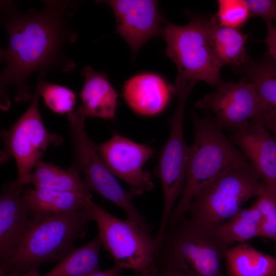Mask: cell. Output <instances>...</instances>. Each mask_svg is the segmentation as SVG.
<instances>
[{
    "label": "cell",
    "instance_id": "d4e9b609",
    "mask_svg": "<svg viewBox=\"0 0 276 276\" xmlns=\"http://www.w3.org/2000/svg\"><path fill=\"white\" fill-rule=\"evenodd\" d=\"M45 77H37V86L45 105L58 114H67L74 110L76 95L71 89L44 81Z\"/></svg>",
    "mask_w": 276,
    "mask_h": 276
},
{
    "label": "cell",
    "instance_id": "30bf717a",
    "mask_svg": "<svg viewBox=\"0 0 276 276\" xmlns=\"http://www.w3.org/2000/svg\"><path fill=\"white\" fill-rule=\"evenodd\" d=\"M177 104L169 121L170 134L160 154L157 172L163 188L164 210L159 229L167 227L175 203L185 185L190 147L183 134V119L188 95L177 96Z\"/></svg>",
    "mask_w": 276,
    "mask_h": 276
},
{
    "label": "cell",
    "instance_id": "ba28073f",
    "mask_svg": "<svg viewBox=\"0 0 276 276\" xmlns=\"http://www.w3.org/2000/svg\"><path fill=\"white\" fill-rule=\"evenodd\" d=\"M40 96L36 86L28 109L9 129L1 133L5 148L1 153V162L15 159L17 170L15 181L23 186L48 147L51 144L58 145L62 141L46 128L39 108Z\"/></svg>",
    "mask_w": 276,
    "mask_h": 276
},
{
    "label": "cell",
    "instance_id": "7a4b0ae2",
    "mask_svg": "<svg viewBox=\"0 0 276 276\" xmlns=\"http://www.w3.org/2000/svg\"><path fill=\"white\" fill-rule=\"evenodd\" d=\"M91 220L89 205L32 223L11 258L0 265V275L21 276L44 263L60 261L85 236Z\"/></svg>",
    "mask_w": 276,
    "mask_h": 276
},
{
    "label": "cell",
    "instance_id": "836d02e7",
    "mask_svg": "<svg viewBox=\"0 0 276 276\" xmlns=\"http://www.w3.org/2000/svg\"><path fill=\"white\" fill-rule=\"evenodd\" d=\"M21 276H40V275L39 274L38 270H35L31 271Z\"/></svg>",
    "mask_w": 276,
    "mask_h": 276
},
{
    "label": "cell",
    "instance_id": "e0dca14e",
    "mask_svg": "<svg viewBox=\"0 0 276 276\" xmlns=\"http://www.w3.org/2000/svg\"><path fill=\"white\" fill-rule=\"evenodd\" d=\"M22 196L32 223L84 209L93 201L91 195L38 189L30 185L23 187Z\"/></svg>",
    "mask_w": 276,
    "mask_h": 276
},
{
    "label": "cell",
    "instance_id": "d6a6232c",
    "mask_svg": "<svg viewBox=\"0 0 276 276\" xmlns=\"http://www.w3.org/2000/svg\"><path fill=\"white\" fill-rule=\"evenodd\" d=\"M140 276H160V272L156 265L147 271L140 274Z\"/></svg>",
    "mask_w": 276,
    "mask_h": 276
},
{
    "label": "cell",
    "instance_id": "44dd1931",
    "mask_svg": "<svg viewBox=\"0 0 276 276\" xmlns=\"http://www.w3.org/2000/svg\"><path fill=\"white\" fill-rule=\"evenodd\" d=\"M38 189L76 192L91 195L80 173L72 165L64 169L41 160L27 179L25 186Z\"/></svg>",
    "mask_w": 276,
    "mask_h": 276
},
{
    "label": "cell",
    "instance_id": "5b68a950",
    "mask_svg": "<svg viewBox=\"0 0 276 276\" xmlns=\"http://www.w3.org/2000/svg\"><path fill=\"white\" fill-rule=\"evenodd\" d=\"M162 35L166 43V55L177 68L174 90H192L202 81L217 88L222 82V66L212 50L206 18L195 17L184 26L164 20Z\"/></svg>",
    "mask_w": 276,
    "mask_h": 276
},
{
    "label": "cell",
    "instance_id": "f1b7e54d",
    "mask_svg": "<svg viewBox=\"0 0 276 276\" xmlns=\"http://www.w3.org/2000/svg\"><path fill=\"white\" fill-rule=\"evenodd\" d=\"M265 21L267 30L265 39V43L268 47L267 54L270 56L276 66V28L272 21L266 19Z\"/></svg>",
    "mask_w": 276,
    "mask_h": 276
},
{
    "label": "cell",
    "instance_id": "9c48e42d",
    "mask_svg": "<svg viewBox=\"0 0 276 276\" xmlns=\"http://www.w3.org/2000/svg\"><path fill=\"white\" fill-rule=\"evenodd\" d=\"M67 115L73 148L72 165L83 175L90 192H97L125 212L130 211L133 206V196L120 185L100 157L95 144L87 135L86 117L78 107Z\"/></svg>",
    "mask_w": 276,
    "mask_h": 276
},
{
    "label": "cell",
    "instance_id": "83f0119b",
    "mask_svg": "<svg viewBox=\"0 0 276 276\" xmlns=\"http://www.w3.org/2000/svg\"><path fill=\"white\" fill-rule=\"evenodd\" d=\"M250 17L260 16L265 20L276 21V5L272 0H245Z\"/></svg>",
    "mask_w": 276,
    "mask_h": 276
},
{
    "label": "cell",
    "instance_id": "8fae6325",
    "mask_svg": "<svg viewBox=\"0 0 276 276\" xmlns=\"http://www.w3.org/2000/svg\"><path fill=\"white\" fill-rule=\"evenodd\" d=\"M212 93L198 100L195 106L208 109L214 116V121L220 129L238 130L257 117L259 98L251 82H222Z\"/></svg>",
    "mask_w": 276,
    "mask_h": 276
},
{
    "label": "cell",
    "instance_id": "4316f807",
    "mask_svg": "<svg viewBox=\"0 0 276 276\" xmlns=\"http://www.w3.org/2000/svg\"><path fill=\"white\" fill-rule=\"evenodd\" d=\"M254 204L262 217L261 236L272 240L276 247V195L264 186Z\"/></svg>",
    "mask_w": 276,
    "mask_h": 276
},
{
    "label": "cell",
    "instance_id": "ffe728a7",
    "mask_svg": "<svg viewBox=\"0 0 276 276\" xmlns=\"http://www.w3.org/2000/svg\"><path fill=\"white\" fill-rule=\"evenodd\" d=\"M206 26L213 52L222 66L236 67L246 61L249 56L245 44L248 34L219 25L214 17L206 18Z\"/></svg>",
    "mask_w": 276,
    "mask_h": 276
},
{
    "label": "cell",
    "instance_id": "7c38bea8",
    "mask_svg": "<svg viewBox=\"0 0 276 276\" xmlns=\"http://www.w3.org/2000/svg\"><path fill=\"white\" fill-rule=\"evenodd\" d=\"M95 147L112 173L129 185L133 196L154 188L150 173L143 169L154 154L151 147L115 134L106 142L95 144Z\"/></svg>",
    "mask_w": 276,
    "mask_h": 276
},
{
    "label": "cell",
    "instance_id": "6da1fadb",
    "mask_svg": "<svg viewBox=\"0 0 276 276\" xmlns=\"http://www.w3.org/2000/svg\"><path fill=\"white\" fill-rule=\"evenodd\" d=\"M40 9L20 10L12 1H1V23L8 36L6 48H1L0 60L5 64L0 74L1 108L10 106L7 90H15L17 102L34 96L28 83L37 72L45 77L56 70L72 71L75 63L66 54L68 45L78 37L70 22L79 6L72 0H44Z\"/></svg>",
    "mask_w": 276,
    "mask_h": 276
},
{
    "label": "cell",
    "instance_id": "9a60e30c",
    "mask_svg": "<svg viewBox=\"0 0 276 276\" xmlns=\"http://www.w3.org/2000/svg\"><path fill=\"white\" fill-rule=\"evenodd\" d=\"M23 186L4 184L0 194V265L12 256L32 222L22 196Z\"/></svg>",
    "mask_w": 276,
    "mask_h": 276
},
{
    "label": "cell",
    "instance_id": "8992f818",
    "mask_svg": "<svg viewBox=\"0 0 276 276\" xmlns=\"http://www.w3.org/2000/svg\"><path fill=\"white\" fill-rule=\"evenodd\" d=\"M264 186L252 166L228 169L195 195L186 215L205 225L222 223L242 210L247 201L258 197Z\"/></svg>",
    "mask_w": 276,
    "mask_h": 276
},
{
    "label": "cell",
    "instance_id": "4dcf8cb0",
    "mask_svg": "<svg viewBox=\"0 0 276 276\" xmlns=\"http://www.w3.org/2000/svg\"><path fill=\"white\" fill-rule=\"evenodd\" d=\"M260 120L262 121L269 131L272 133V135L276 141V119L266 118Z\"/></svg>",
    "mask_w": 276,
    "mask_h": 276
},
{
    "label": "cell",
    "instance_id": "ac0fdd59",
    "mask_svg": "<svg viewBox=\"0 0 276 276\" xmlns=\"http://www.w3.org/2000/svg\"><path fill=\"white\" fill-rule=\"evenodd\" d=\"M84 83L78 107L84 116L112 120L115 118L118 95L103 72L85 66L82 71Z\"/></svg>",
    "mask_w": 276,
    "mask_h": 276
},
{
    "label": "cell",
    "instance_id": "d6986e66",
    "mask_svg": "<svg viewBox=\"0 0 276 276\" xmlns=\"http://www.w3.org/2000/svg\"><path fill=\"white\" fill-rule=\"evenodd\" d=\"M244 80L254 84L259 101V109L255 118H270L276 111V66L266 54L261 59L249 57L239 66L234 67Z\"/></svg>",
    "mask_w": 276,
    "mask_h": 276
},
{
    "label": "cell",
    "instance_id": "52a82bcc",
    "mask_svg": "<svg viewBox=\"0 0 276 276\" xmlns=\"http://www.w3.org/2000/svg\"><path fill=\"white\" fill-rule=\"evenodd\" d=\"M89 209L102 246L116 265L140 274L155 265L158 246L150 232L128 218L117 217L93 201Z\"/></svg>",
    "mask_w": 276,
    "mask_h": 276
},
{
    "label": "cell",
    "instance_id": "484cf974",
    "mask_svg": "<svg viewBox=\"0 0 276 276\" xmlns=\"http://www.w3.org/2000/svg\"><path fill=\"white\" fill-rule=\"evenodd\" d=\"M218 11L214 16L220 26L239 29L250 18L245 0H218Z\"/></svg>",
    "mask_w": 276,
    "mask_h": 276
},
{
    "label": "cell",
    "instance_id": "1f68e13d",
    "mask_svg": "<svg viewBox=\"0 0 276 276\" xmlns=\"http://www.w3.org/2000/svg\"><path fill=\"white\" fill-rule=\"evenodd\" d=\"M160 276H187L180 270L175 269L159 270Z\"/></svg>",
    "mask_w": 276,
    "mask_h": 276
},
{
    "label": "cell",
    "instance_id": "603a6c76",
    "mask_svg": "<svg viewBox=\"0 0 276 276\" xmlns=\"http://www.w3.org/2000/svg\"><path fill=\"white\" fill-rule=\"evenodd\" d=\"M263 217L255 205L242 209L227 221L214 225L215 232L227 246L261 236Z\"/></svg>",
    "mask_w": 276,
    "mask_h": 276
},
{
    "label": "cell",
    "instance_id": "cb8c5ba5",
    "mask_svg": "<svg viewBox=\"0 0 276 276\" xmlns=\"http://www.w3.org/2000/svg\"><path fill=\"white\" fill-rule=\"evenodd\" d=\"M102 246L98 235L88 243L74 248L53 268L42 276H83L100 270L99 252Z\"/></svg>",
    "mask_w": 276,
    "mask_h": 276
},
{
    "label": "cell",
    "instance_id": "e575fe53",
    "mask_svg": "<svg viewBox=\"0 0 276 276\" xmlns=\"http://www.w3.org/2000/svg\"><path fill=\"white\" fill-rule=\"evenodd\" d=\"M0 276H7V275H0Z\"/></svg>",
    "mask_w": 276,
    "mask_h": 276
},
{
    "label": "cell",
    "instance_id": "f546056e",
    "mask_svg": "<svg viewBox=\"0 0 276 276\" xmlns=\"http://www.w3.org/2000/svg\"><path fill=\"white\" fill-rule=\"evenodd\" d=\"M123 269V268L116 264L111 269L104 271L99 270L83 276H119Z\"/></svg>",
    "mask_w": 276,
    "mask_h": 276
},
{
    "label": "cell",
    "instance_id": "4fadbf2b",
    "mask_svg": "<svg viewBox=\"0 0 276 276\" xmlns=\"http://www.w3.org/2000/svg\"><path fill=\"white\" fill-rule=\"evenodd\" d=\"M107 4L116 18V31L137 53L150 38L162 35L165 19L159 12L157 1L109 0Z\"/></svg>",
    "mask_w": 276,
    "mask_h": 276
},
{
    "label": "cell",
    "instance_id": "277c9868",
    "mask_svg": "<svg viewBox=\"0 0 276 276\" xmlns=\"http://www.w3.org/2000/svg\"><path fill=\"white\" fill-rule=\"evenodd\" d=\"M228 248L214 225L185 215L167 228L158 245L155 264L160 266L159 270L175 269L187 276H224L221 263Z\"/></svg>",
    "mask_w": 276,
    "mask_h": 276
},
{
    "label": "cell",
    "instance_id": "7402d4cb",
    "mask_svg": "<svg viewBox=\"0 0 276 276\" xmlns=\"http://www.w3.org/2000/svg\"><path fill=\"white\" fill-rule=\"evenodd\" d=\"M228 276H276V258L241 243L225 255Z\"/></svg>",
    "mask_w": 276,
    "mask_h": 276
},
{
    "label": "cell",
    "instance_id": "5bb4252c",
    "mask_svg": "<svg viewBox=\"0 0 276 276\" xmlns=\"http://www.w3.org/2000/svg\"><path fill=\"white\" fill-rule=\"evenodd\" d=\"M230 137L266 187L276 195V141L262 121L252 119Z\"/></svg>",
    "mask_w": 276,
    "mask_h": 276
},
{
    "label": "cell",
    "instance_id": "3957f363",
    "mask_svg": "<svg viewBox=\"0 0 276 276\" xmlns=\"http://www.w3.org/2000/svg\"><path fill=\"white\" fill-rule=\"evenodd\" d=\"M193 121L195 137L190 147L185 185L167 228L174 226L186 215L195 195L218 175L233 168L251 166L211 115L204 117L194 115Z\"/></svg>",
    "mask_w": 276,
    "mask_h": 276
},
{
    "label": "cell",
    "instance_id": "2e32d148",
    "mask_svg": "<svg viewBox=\"0 0 276 276\" xmlns=\"http://www.w3.org/2000/svg\"><path fill=\"white\" fill-rule=\"evenodd\" d=\"M173 93L174 86L152 73L132 77L125 82L123 87V96L129 106L135 112L144 116L160 112Z\"/></svg>",
    "mask_w": 276,
    "mask_h": 276
}]
</instances>
